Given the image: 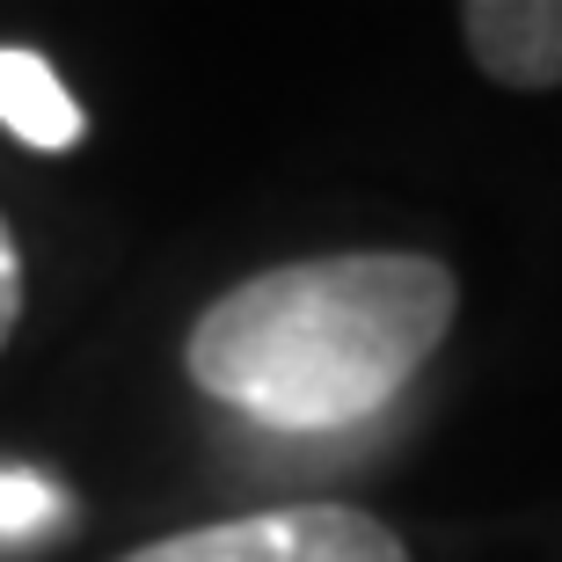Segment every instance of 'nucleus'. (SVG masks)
Masks as SVG:
<instances>
[{"label": "nucleus", "instance_id": "obj_1", "mask_svg": "<svg viewBox=\"0 0 562 562\" xmlns=\"http://www.w3.org/2000/svg\"><path fill=\"white\" fill-rule=\"evenodd\" d=\"M460 285L438 256L351 249L241 278L190 322V380L278 424L344 431L380 417L446 344Z\"/></svg>", "mask_w": 562, "mask_h": 562}, {"label": "nucleus", "instance_id": "obj_2", "mask_svg": "<svg viewBox=\"0 0 562 562\" xmlns=\"http://www.w3.org/2000/svg\"><path fill=\"white\" fill-rule=\"evenodd\" d=\"M125 562H409V548L395 526H380L358 504H278L154 541Z\"/></svg>", "mask_w": 562, "mask_h": 562}, {"label": "nucleus", "instance_id": "obj_3", "mask_svg": "<svg viewBox=\"0 0 562 562\" xmlns=\"http://www.w3.org/2000/svg\"><path fill=\"white\" fill-rule=\"evenodd\" d=\"M460 37L497 88H562V0H468Z\"/></svg>", "mask_w": 562, "mask_h": 562}, {"label": "nucleus", "instance_id": "obj_4", "mask_svg": "<svg viewBox=\"0 0 562 562\" xmlns=\"http://www.w3.org/2000/svg\"><path fill=\"white\" fill-rule=\"evenodd\" d=\"M0 125L15 132L22 146L59 154V146L81 139V110H74V95L59 88V74H52L37 52L0 44Z\"/></svg>", "mask_w": 562, "mask_h": 562}, {"label": "nucleus", "instance_id": "obj_5", "mask_svg": "<svg viewBox=\"0 0 562 562\" xmlns=\"http://www.w3.org/2000/svg\"><path fill=\"white\" fill-rule=\"evenodd\" d=\"M59 519V497H52V482L37 475H0V541H30V533H44V526Z\"/></svg>", "mask_w": 562, "mask_h": 562}, {"label": "nucleus", "instance_id": "obj_6", "mask_svg": "<svg viewBox=\"0 0 562 562\" xmlns=\"http://www.w3.org/2000/svg\"><path fill=\"white\" fill-rule=\"evenodd\" d=\"M15 322H22V256H15L8 220H0V344L15 336Z\"/></svg>", "mask_w": 562, "mask_h": 562}]
</instances>
